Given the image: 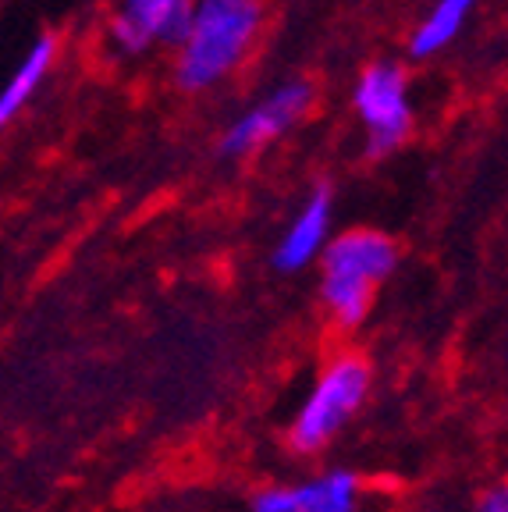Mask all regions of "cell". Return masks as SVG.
I'll return each mask as SVG.
<instances>
[{"mask_svg":"<svg viewBox=\"0 0 508 512\" xmlns=\"http://www.w3.org/2000/svg\"><path fill=\"white\" fill-rule=\"evenodd\" d=\"M260 22V0H192L182 40L175 43L178 86L210 89L228 79L246 61L249 47L256 43V32H260Z\"/></svg>","mask_w":508,"mask_h":512,"instance_id":"cell-1","label":"cell"},{"mask_svg":"<svg viewBox=\"0 0 508 512\" xmlns=\"http://www.w3.org/2000/svg\"><path fill=\"white\" fill-rule=\"evenodd\" d=\"M398 264V249L388 235L381 232H349L327 242L324 249V292L327 310L342 328H356L370 310L374 285H381Z\"/></svg>","mask_w":508,"mask_h":512,"instance_id":"cell-2","label":"cell"},{"mask_svg":"<svg viewBox=\"0 0 508 512\" xmlns=\"http://www.w3.org/2000/svg\"><path fill=\"white\" fill-rule=\"evenodd\" d=\"M366 384H370V367L359 356H342L324 370L313 395L306 399L302 413L292 424V445L299 452H317L334 438V431L349 420L366 399Z\"/></svg>","mask_w":508,"mask_h":512,"instance_id":"cell-3","label":"cell"},{"mask_svg":"<svg viewBox=\"0 0 508 512\" xmlns=\"http://www.w3.org/2000/svg\"><path fill=\"white\" fill-rule=\"evenodd\" d=\"M352 104L366 128V146L374 157H384L405 143L409 128H413V100H409V79L398 64H370L359 75Z\"/></svg>","mask_w":508,"mask_h":512,"instance_id":"cell-4","label":"cell"},{"mask_svg":"<svg viewBox=\"0 0 508 512\" xmlns=\"http://www.w3.org/2000/svg\"><path fill=\"white\" fill-rule=\"evenodd\" d=\"M313 104L310 82H281L267 100L249 107L246 114L231 121L228 132L221 136L224 157H242V153L256 150V146L270 143V139L285 136L288 128H295Z\"/></svg>","mask_w":508,"mask_h":512,"instance_id":"cell-5","label":"cell"},{"mask_svg":"<svg viewBox=\"0 0 508 512\" xmlns=\"http://www.w3.org/2000/svg\"><path fill=\"white\" fill-rule=\"evenodd\" d=\"M192 0H121L111 18V43L121 54H143L153 43H178Z\"/></svg>","mask_w":508,"mask_h":512,"instance_id":"cell-6","label":"cell"},{"mask_svg":"<svg viewBox=\"0 0 508 512\" xmlns=\"http://www.w3.org/2000/svg\"><path fill=\"white\" fill-rule=\"evenodd\" d=\"M327 235H331V192L317 189L285 232L278 253H274V264L281 271H299L327 246Z\"/></svg>","mask_w":508,"mask_h":512,"instance_id":"cell-7","label":"cell"},{"mask_svg":"<svg viewBox=\"0 0 508 512\" xmlns=\"http://www.w3.org/2000/svg\"><path fill=\"white\" fill-rule=\"evenodd\" d=\"M54 61H57L54 36H40V40L25 50V57L18 61L15 72H11V79L0 86V132L22 114V107L29 104L32 96L40 93V86L47 82Z\"/></svg>","mask_w":508,"mask_h":512,"instance_id":"cell-8","label":"cell"},{"mask_svg":"<svg viewBox=\"0 0 508 512\" xmlns=\"http://www.w3.org/2000/svg\"><path fill=\"white\" fill-rule=\"evenodd\" d=\"M473 8H477V0H437L434 8L427 11V18L416 25L413 40H409L413 57H434L437 50H445L462 32Z\"/></svg>","mask_w":508,"mask_h":512,"instance_id":"cell-9","label":"cell"},{"mask_svg":"<svg viewBox=\"0 0 508 512\" xmlns=\"http://www.w3.org/2000/svg\"><path fill=\"white\" fill-rule=\"evenodd\" d=\"M356 509V477L327 473L302 488H292V512H352Z\"/></svg>","mask_w":508,"mask_h":512,"instance_id":"cell-10","label":"cell"},{"mask_svg":"<svg viewBox=\"0 0 508 512\" xmlns=\"http://www.w3.org/2000/svg\"><path fill=\"white\" fill-rule=\"evenodd\" d=\"M253 509L256 512H292V488L263 491V495H256Z\"/></svg>","mask_w":508,"mask_h":512,"instance_id":"cell-11","label":"cell"},{"mask_svg":"<svg viewBox=\"0 0 508 512\" xmlns=\"http://www.w3.org/2000/svg\"><path fill=\"white\" fill-rule=\"evenodd\" d=\"M480 512H508L505 491H491V495L484 498V505H480Z\"/></svg>","mask_w":508,"mask_h":512,"instance_id":"cell-12","label":"cell"}]
</instances>
